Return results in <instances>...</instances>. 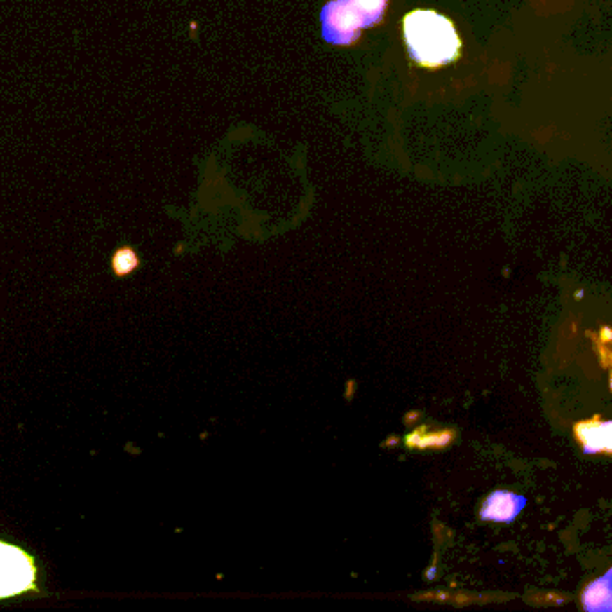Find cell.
I'll return each instance as SVG.
<instances>
[{
  "mask_svg": "<svg viewBox=\"0 0 612 612\" xmlns=\"http://www.w3.org/2000/svg\"><path fill=\"white\" fill-rule=\"evenodd\" d=\"M404 40L413 62L428 69L449 65L460 56L461 40L454 24L433 9H415L406 15Z\"/></svg>",
  "mask_w": 612,
  "mask_h": 612,
  "instance_id": "obj_1",
  "label": "cell"
},
{
  "mask_svg": "<svg viewBox=\"0 0 612 612\" xmlns=\"http://www.w3.org/2000/svg\"><path fill=\"white\" fill-rule=\"evenodd\" d=\"M36 566L18 546L0 540V600L34 591Z\"/></svg>",
  "mask_w": 612,
  "mask_h": 612,
  "instance_id": "obj_2",
  "label": "cell"
},
{
  "mask_svg": "<svg viewBox=\"0 0 612 612\" xmlns=\"http://www.w3.org/2000/svg\"><path fill=\"white\" fill-rule=\"evenodd\" d=\"M361 29L345 0H331L322 9V34L332 46H351L360 38Z\"/></svg>",
  "mask_w": 612,
  "mask_h": 612,
  "instance_id": "obj_3",
  "label": "cell"
},
{
  "mask_svg": "<svg viewBox=\"0 0 612 612\" xmlns=\"http://www.w3.org/2000/svg\"><path fill=\"white\" fill-rule=\"evenodd\" d=\"M528 499L510 490H494L480 506V519L487 522L512 524L519 517Z\"/></svg>",
  "mask_w": 612,
  "mask_h": 612,
  "instance_id": "obj_4",
  "label": "cell"
},
{
  "mask_svg": "<svg viewBox=\"0 0 612 612\" xmlns=\"http://www.w3.org/2000/svg\"><path fill=\"white\" fill-rule=\"evenodd\" d=\"M575 437L584 454L612 453V422L604 421L601 416L578 422L575 426Z\"/></svg>",
  "mask_w": 612,
  "mask_h": 612,
  "instance_id": "obj_5",
  "label": "cell"
},
{
  "mask_svg": "<svg viewBox=\"0 0 612 612\" xmlns=\"http://www.w3.org/2000/svg\"><path fill=\"white\" fill-rule=\"evenodd\" d=\"M580 604L587 612L612 611V569L592 580L580 594Z\"/></svg>",
  "mask_w": 612,
  "mask_h": 612,
  "instance_id": "obj_6",
  "label": "cell"
},
{
  "mask_svg": "<svg viewBox=\"0 0 612 612\" xmlns=\"http://www.w3.org/2000/svg\"><path fill=\"white\" fill-rule=\"evenodd\" d=\"M345 2L363 29L379 24L388 8V0H345Z\"/></svg>",
  "mask_w": 612,
  "mask_h": 612,
  "instance_id": "obj_7",
  "label": "cell"
},
{
  "mask_svg": "<svg viewBox=\"0 0 612 612\" xmlns=\"http://www.w3.org/2000/svg\"><path fill=\"white\" fill-rule=\"evenodd\" d=\"M111 268H114L115 273L118 277H124V275L131 273L139 268V257H137L135 250L131 248H121L114 253V259H111Z\"/></svg>",
  "mask_w": 612,
  "mask_h": 612,
  "instance_id": "obj_8",
  "label": "cell"
}]
</instances>
